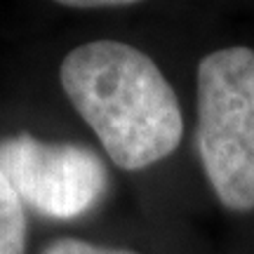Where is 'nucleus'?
<instances>
[{
    "label": "nucleus",
    "instance_id": "20e7f679",
    "mask_svg": "<svg viewBox=\"0 0 254 254\" xmlns=\"http://www.w3.org/2000/svg\"><path fill=\"white\" fill-rule=\"evenodd\" d=\"M0 254H26L24 202L0 170Z\"/></svg>",
    "mask_w": 254,
    "mask_h": 254
},
{
    "label": "nucleus",
    "instance_id": "f257e3e1",
    "mask_svg": "<svg viewBox=\"0 0 254 254\" xmlns=\"http://www.w3.org/2000/svg\"><path fill=\"white\" fill-rule=\"evenodd\" d=\"M59 82L120 170H146L182 144L179 99L139 47L118 40L73 47L59 66Z\"/></svg>",
    "mask_w": 254,
    "mask_h": 254
},
{
    "label": "nucleus",
    "instance_id": "423d86ee",
    "mask_svg": "<svg viewBox=\"0 0 254 254\" xmlns=\"http://www.w3.org/2000/svg\"><path fill=\"white\" fill-rule=\"evenodd\" d=\"M62 5L87 9V7H127L132 2H123V0H75V2H62Z\"/></svg>",
    "mask_w": 254,
    "mask_h": 254
},
{
    "label": "nucleus",
    "instance_id": "7ed1b4c3",
    "mask_svg": "<svg viewBox=\"0 0 254 254\" xmlns=\"http://www.w3.org/2000/svg\"><path fill=\"white\" fill-rule=\"evenodd\" d=\"M0 170L21 202L50 219H75L101 200L109 172L87 146L47 144L21 132L0 141Z\"/></svg>",
    "mask_w": 254,
    "mask_h": 254
},
{
    "label": "nucleus",
    "instance_id": "39448f33",
    "mask_svg": "<svg viewBox=\"0 0 254 254\" xmlns=\"http://www.w3.org/2000/svg\"><path fill=\"white\" fill-rule=\"evenodd\" d=\"M43 254H136V252L94 245V243H87V240H80V238H57L43 250Z\"/></svg>",
    "mask_w": 254,
    "mask_h": 254
},
{
    "label": "nucleus",
    "instance_id": "f03ea898",
    "mask_svg": "<svg viewBox=\"0 0 254 254\" xmlns=\"http://www.w3.org/2000/svg\"><path fill=\"white\" fill-rule=\"evenodd\" d=\"M195 144L205 177L231 212L254 209V50L221 47L198 66Z\"/></svg>",
    "mask_w": 254,
    "mask_h": 254
}]
</instances>
